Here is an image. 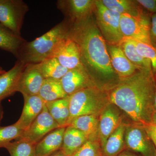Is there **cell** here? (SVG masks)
Segmentation results:
<instances>
[{"mask_svg": "<svg viewBox=\"0 0 156 156\" xmlns=\"http://www.w3.org/2000/svg\"><path fill=\"white\" fill-rule=\"evenodd\" d=\"M50 156H66V155L63 153V152L60 150L56 151V152L51 154Z\"/></svg>", "mask_w": 156, "mask_h": 156, "instance_id": "36", "label": "cell"}, {"mask_svg": "<svg viewBox=\"0 0 156 156\" xmlns=\"http://www.w3.org/2000/svg\"><path fill=\"white\" fill-rule=\"evenodd\" d=\"M149 41L150 44L156 50V13L151 17Z\"/></svg>", "mask_w": 156, "mask_h": 156, "instance_id": "32", "label": "cell"}, {"mask_svg": "<svg viewBox=\"0 0 156 156\" xmlns=\"http://www.w3.org/2000/svg\"><path fill=\"white\" fill-rule=\"evenodd\" d=\"M126 124L122 123L109 136L102 150L103 156H117L125 150Z\"/></svg>", "mask_w": 156, "mask_h": 156, "instance_id": "22", "label": "cell"}, {"mask_svg": "<svg viewBox=\"0 0 156 156\" xmlns=\"http://www.w3.org/2000/svg\"><path fill=\"white\" fill-rule=\"evenodd\" d=\"M69 23L64 19L50 30L30 42L22 45L17 60L27 63H39L55 56L69 38Z\"/></svg>", "mask_w": 156, "mask_h": 156, "instance_id": "3", "label": "cell"}, {"mask_svg": "<svg viewBox=\"0 0 156 156\" xmlns=\"http://www.w3.org/2000/svg\"><path fill=\"white\" fill-rule=\"evenodd\" d=\"M26 40L17 35L0 23V48L17 58L19 50Z\"/></svg>", "mask_w": 156, "mask_h": 156, "instance_id": "24", "label": "cell"}, {"mask_svg": "<svg viewBox=\"0 0 156 156\" xmlns=\"http://www.w3.org/2000/svg\"><path fill=\"white\" fill-rule=\"evenodd\" d=\"M137 52L140 56L150 61L152 72L156 81V50L150 44L134 41Z\"/></svg>", "mask_w": 156, "mask_h": 156, "instance_id": "30", "label": "cell"}, {"mask_svg": "<svg viewBox=\"0 0 156 156\" xmlns=\"http://www.w3.org/2000/svg\"><path fill=\"white\" fill-rule=\"evenodd\" d=\"M26 65L17 60L11 69L0 74V105L2 101L17 92L18 80Z\"/></svg>", "mask_w": 156, "mask_h": 156, "instance_id": "16", "label": "cell"}, {"mask_svg": "<svg viewBox=\"0 0 156 156\" xmlns=\"http://www.w3.org/2000/svg\"><path fill=\"white\" fill-rule=\"evenodd\" d=\"M126 147L142 156H156V149L148 135L144 126L126 124L125 134Z\"/></svg>", "mask_w": 156, "mask_h": 156, "instance_id": "7", "label": "cell"}, {"mask_svg": "<svg viewBox=\"0 0 156 156\" xmlns=\"http://www.w3.org/2000/svg\"><path fill=\"white\" fill-rule=\"evenodd\" d=\"M69 98L70 117L68 126L76 117L85 115H99L110 103L106 91L97 87L83 89Z\"/></svg>", "mask_w": 156, "mask_h": 156, "instance_id": "4", "label": "cell"}, {"mask_svg": "<svg viewBox=\"0 0 156 156\" xmlns=\"http://www.w3.org/2000/svg\"><path fill=\"white\" fill-rule=\"evenodd\" d=\"M119 46L129 61L140 69L152 70L150 61L137 52L134 40L124 37Z\"/></svg>", "mask_w": 156, "mask_h": 156, "instance_id": "25", "label": "cell"}, {"mask_svg": "<svg viewBox=\"0 0 156 156\" xmlns=\"http://www.w3.org/2000/svg\"><path fill=\"white\" fill-rule=\"evenodd\" d=\"M151 20V17H134L129 14H121L120 29L123 37L150 44Z\"/></svg>", "mask_w": 156, "mask_h": 156, "instance_id": "8", "label": "cell"}, {"mask_svg": "<svg viewBox=\"0 0 156 156\" xmlns=\"http://www.w3.org/2000/svg\"><path fill=\"white\" fill-rule=\"evenodd\" d=\"M36 145L28 140L20 139L10 143L5 148L11 156H36Z\"/></svg>", "mask_w": 156, "mask_h": 156, "instance_id": "28", "label": "cell"}, {"mask_svg": "<svg viewBox=\"0 0 156 156\" xmlns=\"http://www.w3.org/2000/svg\"><path fill=\"white\" fill-rule=\"evenodd\" d=\"M23 131L16 123L11 126H0V148H5L12 140L19 139Z\"/></svg>", "mask_w": 156, "mask_h": 156, "instance_id": "29", "label": "cell"}, {"mask_svg": "<svg viewBox=\"0 0 156 156\" xmlns=\"http://www.w3.org/2000/svg\"><path fill=\"white\" fill-rule=\"evenodd\" d=\"M154 106L155 111H156V90L155 93L154 98Z\"/></svg>", "mask_w": 156, "mask_h": 156, "instance_id": "39", "label": "cell"}, {"mask_svg": "<svg viewBox=\"0 0 156 156\" xmlns=\"http://www.w3.org/2000/svg\"><path fill=\"white\" fill-rule=\"evenodd\" d=\"M122 123V117L119 109L110 102L99 116L98 139L101 149L109 136Z\"/></svg>", "mask_w": 156, "mask_h": 156, "instance_id": "11", "label": "cell"}, {"mask_svg": "<svg viewBox=\"0 0 156 156\" xmlns=\"http://www.w3.org/2000/svg\"><path fill=\"white\" fill-rule=\"evenodd\" d=\"M71 156H103L99 140H88Z\"/></svg>", "mask_w": 156, "mask_h": 156, "instance_id": "31", "label": "cell"}, {"mask_svg": "<svg viewBox=\"0 0 156 156\" xmlns=\"http://www.w3.org/2000/svg\"><path fill=\"white\" fill-rule=\"evenodd\" d=\"M95 0H58L57 9L64 15L65 19L74 22L84 19L93 12Z\"/></svg>", "mask_w": 156, "mask_h": 156, "instance_id": "12", "label": "cell"}, {"mask_svg": "<svg viewBox=\"0 0 156 156\" xmlns=\"http://www.w3.org/2000/svg\"><path fill=\"white\" fill-rule=\"evenodd\" d=\"M3 117V111L1 105H0V123Z\"/></svg>", "mask_w": 156, "mask_h": 156, "instance_id": "38", "label": "cell"}, {"mask_svg": "<svg viewBox=\"0 0 156 156\" xmlns=\"http://www.w3.org/2000/svg\"><path fill=\"white\" fill-rule=\"evenodd\" d=\"M59 127L50 115L45 104L41 113L17 140L24 139L37 144L48 133Z\"/></svg>", "mask_w": 156, "mask_h": 156, "instance_id": "9", "label": "cell"}, {"mask_svg": "<svg viewBox=\"0 0 156 156\" xmlns=\"http://www.w3.org/2000/svg\"><path fill=\"white\" fill-rule=\"evenodd\" d=\"M39 64L44 79L60 80L69 70L63 67L55 57L46 59Z\"/></svg>", "mask_w": 156, "mask_h": 156, "instance_id": "27", "label": "cell"}, {"mask_svg": "<svg viewBox=\"0 0 156 156\" xmlns=\"http://www.w3.org/2000/svg\"><path fill=\"white\" fill-rule=\"evenodd\" d=\"M54 57L63 67L68 70L83 69L77 45L69 37Z\"/></svg>", "mask_w": 156, "mask_h": 156, "instance_id": "17", "label": "cell"}, {"mask_svg": "<svg viewBox=\"0 0 156 156\" xmlns=\"http://www.w3.org/2000/svg\"><path fill=\"white\" fill-rule=\"evenodd\" d=\"M151 124L156 126V111L154 112L152 118Z\"/></svg>", "mask_w": 156, "mask_h": 156, "instance_id": "37", "label": "cell"}, {"mask_svg": "<svg viewBox=\"0 0 156 156\" xmlns=\"http://www.w3.org/2000/svg\"><path fill=\"white\" fill-rule=\"evenodd\" d=\"M60 82L68 96L83 89L97 87L83 69L69 70Z\"/></svg>", "mask_w": 156, "mask_h": 156, "instance_id": "13", "label": "cell"}, {"mask_svg": "<svg viewBox=\"0 0 156 156\" xmlns=\"http://www.w3.org/2000/svg\"><path fill=\"white\" fill-rule=\"evenodd\" d=\"M88 137L82 131L68 126L66 128L61 150L66 156H71L87 142Z\"/></svg>", "mask_w": 156, "mask_h": 156, "instance_id": "20", "label": "cell"}, {"mask_svg": "<svg viewBox=\"0 0 156 156\" xmlns=\"http://www.w3.org/2000/svg\"><path fill=\"white\" fill-rule=\"evenodd\" d=\"M117 156H138L136 155L135 154L129 151H125L124 150L122 152V153H121L120 154H119Z\"/></svg>", "mask_w": 156, "mask_h": 156, "instance_id": "35", "label": "cell"}, {"mask_svg": "<svg viewBox=\"0 0 156 156\" xmlns=\"http://www.w3.org/2000/svg\"><path fill=\"white\" fill-rule=\"evenodd\" d=\"M29 10L28 6L22 0H0V23L21 36L24 17Z\"/></svg>", "mask_w": 156, "mask_h": 156, "instance_id": "6", "label": "cell"}, {"mask_svg": "<svg viewBox=\"0 0 156 156\" xmlns=\"http://www.w3.org/2000/svg\"><path fill=\"white\" fill-rule=\"evenodd\" d=\"M69 23V37L77 45L83 68L96 87L107 92L120 80L112 66L106 42L93 12L84 19Z\"/></svg>", "mask_w": 156, "mask_h": 156, "instance_id": "1", "label": "cell"}, {"mask_svg": "<svg viewBox=\"0 0 156 156\" xmlns=\"http://www.w3.org/2000/svg\"><path fill=\"white\" fill-rule=\"evenodd\" d=\"M113 68L119 80L128 78L140 70L129 61L119 46L107 44Z\"/></svg>", "mask_w": 156, "mask_h": 156, "instance_id": "14", "label": "cell"}, {"mask_svg": "<svg viewBox=\"0 0 156 156\" xmlns=\"http://www.w3.org/2000/svg\"><path fill=\"white\" fill-rule=\"evenodd\" d=\"M93 14L97 27L106 44L119 46L124 38L120 29L121 14L107 8L101 0H95Z\"/></svg>", "mask_w": 156, "mask_h": 156, "instance_id": "5", "label": "cell"}, {"mask_svg": "<svg viewBox=\"0 0 156 156\" xmlns=\"http://www.w3.org/2000/svg\"><path fill=\"white\" fill-rule=\"evenodd\" d=\"M144 127L148 135L150 137L156 149V126L151 124Z\"/></svg>", "mask_w": 156, "mask_h": 156, "instance_id": "34", "label": "cell"}, {"mask_svg": "<svg viewBox=\"0 0 156 156\" xmlns=\"http://www.w3.org/2000/svg\"><path fill=\"white\" fill-rule=\"evenodd\" d=\"M66 127H59L48 133L35 147L36 156H50L61 150Z\"/></svg>", "mask_w": 156, "mask_h": 156, "instance_id": "18", "label": "cell"}, {"mask_svg": "<svg viewBox=\"0 0 156 156\" xmlns=\"http://www.w3.org/2000/svg\"><path fill=\"white\" fill-rule=\"evenodd\" d=\"M108 9L121 14H127L134 17H151L136 1L131 0H101Z\"/></svg>", "mask_w": 156, "mask_h": 156, "instance_id": "19", "label": "cell"}, {"mask_svg": "<svg viewBox=\"0 0 156 156\" xmlns=\"http://www.w3.org/2000/svg\"><path fill=\"white\" fill-rule=\"evenodd\" d=\"M38 95L45 103L68 97L60 80L44 79Z\"/></svg>", "mask_w": 156, "mask_h": 156, "instance_id": "26", "label": "cell"}, {"mask_svg": "<svg viewBox=\"0 0 156 156\" xmlns=\"http://www.w3.org/2000/svg\"><path fill=\"white\" fill-rule=\"evenodd\" d=\"M5 71L2 68L0 67V74L4 73L5 72Z\"/></svg>", "mask_w": 156, "mask_h": 156, "instance_id": "40", "label": "cell"}, {"mask_svg": "<svg viewBox=\"0 0 156 156\" xmlns=\"http://www.w3.org/2000/svg\"><path fill=\"white\" fill-rule=\"evenodd\" d=\"M156 90L152 70L140 69L120 80L106 92L110 102L124 112L133 123L145 126L151 124Z\"/></svg>", "mask_w": 156, "mask_h": 156, "instance_id": "2", "label": "cell"}, {"mask_svg": "<svg viewBox=\"0 0 156 156\" xmlns=\"http://www.w3.org/2000/svg\"><path fill=\"white\" fill-rule=\"evenodd\" d=\"M44 80L39 63H27L18 80L17 92L23 96L38 95Z\"/></svg>", "mask_w": 156, "mask_h": 156, "instance_id": "10", "label": "cell"}, {"mask_svg": "<svg viewBox=\"0 0 156 156\" xmlns=\"http://www.w3.org/2000/svg\"><path fill=\"white\" fill-rule=\"evenodd\" d=\"M99 116L85 115L76 117L72 120L68 126L82 131L89 140H99Z\"/></svg>", "mask_w": 156, "mask_h": 156, "instance_id": "21", "label": "cell"}, {"mask_svg": "<svg viewBox=\"0 0 156 156\" xmlns=\"http://www.w3.org/2000/svg\"><path fill=\"white\" fill-rule=\"evenodd\" d=\"M69 98L45 103L50 115L60 127H66L70 117Z\"/></svg>", "mask_w": 156, "mask_h": 156, "instance_id": "23", "label": "cell"}, {"mask_svg": "<svg viewBox=\"0 0 156 156\" xmlns=\"http://www.w3.org/2000/svg\"><path fill=\"white\" fill-rule=\"evenodd\" d=\"M24 105L21 115L16 124L23 131L29 128L41 113L45 102L38 95L23 96Z\"/></svg>", "mask_w": 156, "mask_h": 156, "instance_id": "15", "label": "cell"}, {"mask_svg": "<svg viewBox=\"0 0 156 156\" xmlns=\"http://www.w3.org/2000/svg\"><path fill=\"white\" fill-rule=\"evenodd\" d=\"M136 2L151 15L156 13V0H136Z\"/></svg>", "mask_w": 156, "mask_h": 156, "instance_id": "33", "label": "cell"}]
</instances>
